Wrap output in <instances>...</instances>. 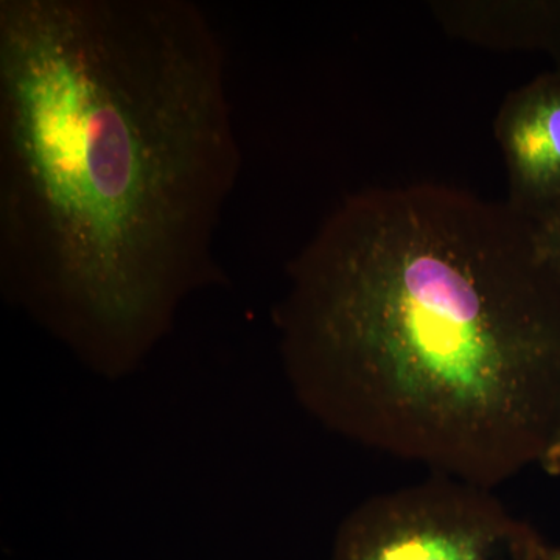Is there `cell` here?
<instances>
[{
	"mask_svg": "<svg viewBox=\"0 0 560 560\" xmlns=\"http://www.w3.org/2000/svg\"><path fill=\"white\" fill-rule=\"evenodd\" d=\"M276 305L294 396L326 429L495 489L560 429V283L528 217L441 183L349 195Z\"/></svg>",
	"mask_w": 560,
	"mask_h": 560,
	"instance_id": "2",
	"label": "cell"
},
{
	"mask_svg": "<svg viewBox=\"0 0 560 560\" xmlns=\"http://www.w3.org/2000/svg\"><path fill=\"white\" fill-rule=\"evenodd\" d=\"M526 217L541 259L560 283V201Z\"/></svg>",
	"mask_w": 560,
	"mask_h": 560,
	"instance_id": "5",
	"label": "cell"
},
{
	"mask_svg": "<svg viewBox=\"0 0 560 560\" xmlns=\"http://www.w3.org/2000/svg\"><path fill=\"white\" fill-rule=\"evenodd\" d=\"M508 179V202L525 215L560 201V75L511 92L495 120Z\"/></svg>",
	"mask_w": 560,
	"mask_h": 560,
	"instance_id": "4",
	"label": "cell"
},
{
	"mask_svg": "<svg viewBox=\"0 0 560 560\" xmlns=\"http://www.w3.org/2000/svg\"><path fill=\"white\" fill-rule=\"evenodd\" d=\"M550 560H560V547H550Z\"/></svg>",
	"mask_w": 560,
	"mask_h": 560,
	"instance_id": "7",
	"label": "cell"
},
{
	"mask_svg": "<svg viewBox=\"0 0 560 560\" xmlns=\"http://www.w3.org/2000/svg\"><path fill=\"white\" fill-rule=\"evenodd\" d=\"M327 560H550V545L493 489L430 475L349 512Z\"/></svg>",
	"mask_w": 560,
	"mask_h": 560,
	"instance_id": "3",
	"label": "cell"
},
{
	"mask_svg": "<svg viewBox=\"0 0 560 560\" xmlns=\"http://www.w3.org/2000/svg\"><path fill=\"white\" fill-rule=\"evenodd\" d=\"M540 467L551 477H560V429L540 459Z\"/></svg>",
	"mask_w": 560,
	"mask_h": 560,
	"instance_id": "6",
	"label": "cell"
},
{
	"mask_svg": "<svg viewBox=\"0 0 560 560\" xmlns=\"http://www.w3.org/2000/svg\"><path fill=\"white\" fill-rule=\"evenodd\" d=\"M242 171L226 54L191 0H0V282L105 377L226 278Z\"/></svg>",
	"mask_w": 560,
	"mask_h": 560,
	"instance_id": "1",
	"label": "cell"
}]
</instances>
